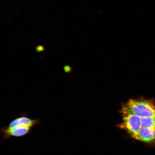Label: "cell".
I'll return each mask as SVG.
<instances>
[{
    "mask_svg": "<svg viewBox=\"0 0 155 155\" xmlns=\"http://www.w3.org/2000/svg\"><path fill=\"white\" fill-rule=\"evenodd\" d=\"M40 123L39 119H32L22 113L9 123L8 127L13 128L18 127H27L32 128Z\"/></svg>",
    "mask_w": 155,
    "mask_h": 155,
    "instance_id": "3",
    "label": "cell"
},
{
    "mask_svg": "<svg viewBox=\"0 0 155 155\" xmlns=\"http://www.w3.org/2000/svg\"><path fill=\"white\" fill-rule=\"evenodd\" d=\"M32 128L27 127H18L10 128L8 126L1 127V132L4 140H7L12 137H21L24 136L30 133Z\"/></svg>",
    "mask_w": 155,
    "mask_h": 155,
    "instance_id": "2",
    "label": "cell"
},
{
    "mask_svg": "<svg viewBox=\"0 0 155 155\" xmlns=\"http://www.w3.org/2000/svg\"><path fill=\"white\" fill-rule=\"evenodd\" d=\"M141 128H148L155 129V117L141 118Z\"/></svg>",
    "mask_w": 155,
    "mask_h": 155,
    "instance_id": "5",
    "label": "cell"
},
{
    "mask_svg": "<svg viewBox=\"0 0 155 155\" xmlns=\"http://www.w3.org/2000/svg\"><path fill=\"white\" fill-rule=\"evenodd\" d=\"M64 71L65 73H69L71 72V68L69 65H65L63 67Z\"/></svg>",
    "mask_w": 155,
    "mask_h": 155,
    "instance_id": "6",
    "label": "cell"
},
{
    "mask_svg": "<svg viewBox=\"0 0 155 155\" xmlns=\"http://www.w3.org/2000/svg\"><path fill=\"white\" fill-rule=\"evenodd\" d=\"M123 108L141 118L155 117V104L152 100H130Z\"/></svg>",
    "mask_w": 155,
    "mask_h": 155,
    "instance_id": "1",
    "label": "cell"
},
{
    "mask_svg": "<svg viewBox=\"0 0 155 155\" xmlns=\"http://www.w3.org/2000/svg\"><path fill=\"white\" fill-rule=\"evenodd\" d=\"M44 48L42 46H39L36 48V51L38 52H42L44 51Z\"/></svg>",
    "mask_w": 155,
    "mask_h": 155,
    "instance_id": "7",
    "label": "cell"
},
{
    "mask_svg": "<svg viewBox=\"0 0 155 155\" xmlns=\"http://www.w3.org/2000/svg\"><path fill=\"white\" fill-rule=\"evenodd\" d=\"M135 139L147 143L152 142L155 139V129L142 128Z\"/></svg>",
    "mask_w": 155,
    "mask_h": 155,
    "instance_id": "4",
    "label": "cell"
}]
</instances>
